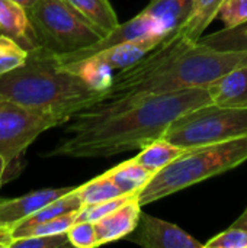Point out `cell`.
I'll list each match as a JSON object with an SVG mask.
<instances>
[{
  "mask_svg": "<svg viewBox=\"0 0 247 248\" xmlns=\"http://www.w3.org/2000/svg\"><path fill=\"white\" fill-rule=\"evenodd\" d=\"M210 103L207 87L105 100L76 113L68 137L47 155L96 158L141 150L163 138L178 118Z\"/></svg>",
  "mask_w": 247,
  "mask_h": 248,
  "instance_id": "obj_1",
  "label": "cell"
},
{
  "mask_svg": "<svg viewBox=\"0 0 247 248\" xmlns=\"http://www.w3.org/2000/svg\"><path fill=\"white\" fill-rule=\"evenodd\" d=\"M245 64L247 48L221 49L202 39L191 42L175 32L138 62L119 70L108 89V100L208 87Z\"/></svg>",
  "mask_w": 247,
  "mask_h": 248,
  "instance_id": "obj_2",
  "label": "cell"
},
{
  "mask_svg": "<svg viewBox=\"0 0 247 248\" xmlns=\"http://www.w3.org/2000/svg\"><path fill=\"white\" fill-rule=\"evenodd\" d=\"M0 96L67 122L76 113L108 100V90L90 87L63 67L54 54L38 48L29 52L25 65L0 77Z\"/></svg>",
  "mask_w": 247,
  "mask_h": 248,
  "instance_id": "obj_3",
  "label": "cell"
},
{
  "mask_svg": "<svg viewBox=\"0 0 247 248\" xmlns=\"http://www.w3.org/2000/svg\"><path fill=\"white\" fill-rule=\"evenodd\" d=\"M247 161V135L224 142L188 148L172 164L153 176L140 192L141 206L233 170Z\"/></svg>",
  "mask_w": 247,
  "mask_h": 248,
  "instance_id": "obj_4",
  "label": "cell"
},
{
  "mask_svg": "<svg viewBox=\"0 0 247 248\" xmlns=\"http://www.w3.org/2000/svg\"><path fill=\"white\" fill-rule=\"evenodd\" d=\"M28 15L41 48L57 57L86 49L105 36L66 0H38Z\"/></svg>",
  "mask_w": 247,
  "mask_h": 248,
  "instance_id": "obj_5",
  "label": "cell"
},
{
  "mask_svg": "<svg viewBox=\"0 0 247 248\" xmlns=\"http://www.w3.org/2000/svg\"><path fill=\"white\" fill-rule=\"evenodd\" d=\"M245 135H247V109L210 103L178 118L167 128L163 138L185 148H195Z\"/></svg>",
  "mask_w": 247,
  "mask_h": 248,
  "instance_id": "obj_6",
  "label": "cell"
},
{
  "mask_svg": "<svg viewBox=\"0 0 247 248\" xmlns=\"http://www.w3.org/2000/svg\"><path fill=\"white\" fill-rule=\"evenodd\" d=\"M66 124L52 113L29 109L0 96V155L16 161L25 150L45 131Z\"/></svg>",
  "mask_w": 247,
  "mask_h": 248,
  "instance_id": "obj_7",
  "label": "cell"
},
{
  "mask_svg": "<svg viewBox=\"0 0 247 248\" xmlns=\"http://www.w3.org/2000/svg\"><path fill=\"white\" fill-rule=\"evenodd\" d=\"M165 39L166 38L163 36H150L124 41L103 51L95 52L83 60L64 64V67L80 76L93 89L105 90L111 87L114 81V70H124L134 65L147 54H150L156 46H159Z\"/></svg>",
  "mask_w": 247,
  "mask_h": 248,
  "instance_id": "obj_8",
  "label": "cell"
},
{
  "mask_svg": "<svg viewBox=\"0 0 247 248\" xmlns=\"http://www.w3.org/2000/svg\"><path fill=\"white\" fill-rule=\"evenodd\" d=\"M131 243L144 248H205L179 225L141 212L137 230L127 237Z\"/></svg>",
  "mask_w": 247,
  "mask_h": 248,
  "instance_id": "obj_9",
  "label": "cell"
},
{
  "mask_svg": "<svg viewBox=\"0 0 247 248\" xmlns=\"http://www.w3.org/2000/svg\"><path fill=\"white\" fill-rule=\"evenodd\" d=\"M150 36H163V38H167L170 35H167L160 23L157 20H154L151 16H148L147 13H144L143 10L134 16L132 19L124 22V23H119L112 32H109L106 36H103L99 42H96L95 45L86 48V49H82V51H77V52H73V54H67V55H61V57H57L60 64L64 65V64H70V62H74V61H79V60H83L95 52H99V51H103L112 45H116V44H121L124 41H132V39H141V38H150Z\"/></svg>",
  "mask_w": 247,
  "mask_h": 248,
  "instance_id": "obj_10",
  "label": "cell"
},
{
  "mask_svg": "<svg viewBox=\"0 0 247 248\" xmlns=\"http://www.w3.org/2000/svg\"><path fill=\"white\" fill-rule=\"evenodd\" d=\"M76 187H55L41 189L26 193L20 198L0 199V227L13 230L19 222L33 215L48 203L63 198Z\"/></svg>",
  "mask_w": 247,
  "mask_h": 248,
  "instance_id": "obj_11",
  "label": "cell"
},
{
  "mask_svg": "<svg viewBox=\"0 0 247 248\" xmlns=\"http://www.w3.org/2000/svg\"><path fill=\"white\" fill-rule=\"evenodd\" d=\"M141 203L138 196H132L114 212L95 222L98 244L103 246L118 240L127 238L132 234L141 219Z\"/></svg>",
  "mask_w": 247,
  "mask_h": 248,
  "instance_id": "obj_12",
  "label": "cell"
},
{
  "mask_svg": "<svg viewBox=\"0 0 247 248\" xmlns=\"http://www.w3.org/2000/svg\"><path fill=\"white\" fill-rule=\"evenodd\" d=\"M0 35L13 39L28 52L41 48L28 10L13 0H0Z\"/></svg>",
  "mask_w": 247,
  "mask_h": 248,
  "instance_id": "obj_13",
  "label": "cell"
},
{
  "mask_svg": "<svg viewBox=\"0 0 247 248\" xmlns=\"http://www.w3.org/2000/svg\"><path fill=\"white\" fill-rule=\"evenodd\" d=\"M207 89L214 105L247 109V64L226 73Z\"/></svg>",
  "mask_w": 247,
  "mask_h": 248,
  "instance_id": "obj_14",
  "label": "cell"
},
{
  "mask_svg": "<svg viewBox=\"0 0 247 248\" xmlns=\"http://www.w3.org/2000/svg\"><path fill=\"white\" fill-rule=\"evenodd\" d=\"M194 6L195 0H150L143 12L157 20L167 35H172L188 22Z\"/></svg>",
  "mask_w": 247,
  "mask_h": 248,
  "instance_id": "obj_15",
  "label": "cell"
},
{
  "mask_svg": "<svg viewBox=\"0 0 247 248\" xmlns=\"http://www.w3.org/2000/svg\"><path fill=\"white\" fill-rule=\"evenodd\" d=\"M105 174L119 187L122 195L127 196H138L154 176L151 170L140 164L134 157L109 169Z\"/></svg>",
  "mask_w": 247,
  "mask_h": 248,
  "instance_id": "obj_16",
  "label": "cell"
},
{
  "mask_svg": "<svg viewBox=\"0 0 247 248\" xmlns=\"http://www.w3.org/2000/svg\"><path fill=\"white\" fill-rule=\"evenodd\" d=\"M186 150L188 148L176 145L165 138H159L138 150V154L134 155V158L156 174L179 158Z\"/></svg>",
  "mask_w": 247,
  "mask_h": 248,
  "instance_id": "obj_17",
  "label": "cell"
},
{
  "mask_svg": "<svg viewBox=\"0 0 247 248\" xmlns=\"http://www.w3.org/2000/svg\"><path fill=\"white\" fill-rule=\"evenodd\" d=\"M73 9L83 15L105 36L118 25V16L109 0H66Z\"/></svg>",
  "mask_w": 247,
  "mask_h": 248,
  "instance_id": "obj_18",
  "label": "cell"
},
{
  "mask_svg": "<svg viewBox=\"0 0 247 248\" xmlns=\"http://www.w3.org/2000/svg\"><path fill=\"white\" fill-rule=\"evenodd\" d=\"M224 0H195L194 12L188 22L176 31L191 42H198L210 23L217 19V12Z\"/></svg>",
  "mask_w": 247,
  "mask_h": 248,
  "instance_id": "obj_19",
  "label": "cell"
},
{
  "mask_svg": "<svg viewBox=\"0 0 247 248\" xmlns=\"http://www.w3.org/2000/svg\"><path fill=\"white\" fill-rule=\"evenodd\" d=\"M76 192H77L83 206L100 203V202L122 196V192L119 190V187L105 173L89 180L87 183L76 187Z\"/></svg>",
  "mask_w": 247,
  "mask_h": 248,
  "instance_id": "obj_20",
  "label": "cell"
},
{
  "mask_svg": "<svg viewBox=\"0 0 247 248\" xmlns=\"http://www.w3.org/2000/svg\"><path fill=\"white\" fill-rule=\"evenodd\" d=\"M77 215H79V211L60 215L57 218H52V219H48V221H44L39 224H33V225H28V227H16L12 230V234H13V238L17 240V238H25V237L67 232L70 230V227L77 221Z\"/></svg>",
  "mask_w": 247,
  "mask_h": 248,
  "instance_id": "obj_21",
  "label": "cell"
},
{
  "mask_svg": "<svg viewBox=\"0 0 247 248\" xmlns=\"http://www.w3.org/2000/svg\"><path fill=\"white\" fill-rule=\"evenodd\" d=\"M29 52L13 39L0 35V77L25 65Z\"/></svg>",
  "mask_w": 247,
  "mask_h": 248,
  "instance_id": "obj_22",
  "label": "cell"
},
{
  "mask_svg": "<svg viewBox=\"0 0 247 248\" xmlns=\"http://www.w3.org/2000/svg\"><path fill=\"white\" fill-rule=\"evenodd\" d=\"M226 29H236L247 25V0H224L217 12Z\"/></svg>",
  "mask_w": 247,
  "mask_h": 248,
  "instance_id": "obj_23",
  "label": "cell"
},
{
  "mask_svg": "<svg viewBox=\"0 0 247 248\" xmlns=\"http://www.w3.org/2000/svg\"><path fill=\"white\" fill-rule=\"evenodd\" d=\"M67 235H68L70 243H71L73 247H99L95 222H90V221H77V222H74L70 227V230L67 231Z\"/></svg>",
  "mask_w": 247,
  "mask_h": 248,
  "instance_id": "obj_24",
  "label": "cell"
},
{
  "mask_svg": "<svg viewBox=\"0 0 247 248\" xmlns=\"http://www.w3.org/2000/svg\"><path fill=\"white\" fill-rule=\"evenodd\" d=\"M71 246L67 232L51 234V235H36L13 240L10 248H63Z\"/></svg>",
  "mask_w": 247,
  "mask_h": 248,
  "instance_id": "obj_25",
  "label": "cell"
},
{
  "mask_svg": "<svg viewBox=\"0 0 247 248\" xmlns=\"http://www.w3.org/2000/svg\"><path fill=\"white\" fill-rule=\"evenodd\" d=\"M132 196H127V195H122L119 198H115V199H111V201H105V202H100V203H95V205H87V206H83L80 211H79V215H77V221H90V222H96L98 219L106 217L108 214L114 212L115 209H118L121 205H124L127 201H130ZM76 221V222H77Z\"/></svg>",
  "mask_w": 247,
  "mask_h": 248,
  "instance_id": "obj_26",
  "label": "cell"
},
{
  "mask_svg": "<svg viewBox=\"0 0 247 248\" xmlns=\"http://www.w3.org/2000/svg\"><path fill=\"white\" fill-rule=\"evenodd\" d=\"M205 248H247V230L230 227L205 243Z\"/></svg>",
  "mask_w": 247,
  "mask_h": 248,
  "instance_id": "obj_27",
  "label": "cell"
},
{
  "mask_svg": "<svg viewBox=\"0 0 247 248\" xmlns=\"http://www.w3.org/2000/svg\"><path fill=\"white\" fill-rule=\"evenodd\" d=\"M230 31L234 36H242L243 39H239L236 41V44H233L231 49H243L247 48V25H245V28H236V29H227Z\"/></svg>",
  "mask_w": 247,
  "mask_h": 248,
  "instance_id": "obj_28",
  "label": "cell"
},
{
  "mask_svg": "<svg viewBox=\"0 0 247 248\" xmlns=\"http://www.w3.org/2000/svg\"><path fill=\"white\" fill-rule=\"evenodd\" d=\"M13 234L12 230L9 228H1L0 227V248H10L13 243Z\"/></svg>",
  "mask_w": 247,
  "mask_h": 248,
  "instance_id": "obj_29",
  "label": "cell"
},
{
  "mask_svg": "<svg viewBox=\"0 0 247 248\" xmlns=\"http://www.w3.org/2000/svg\"><path fill=\"white\" fill-rule=\"evenodd\" d=\"M17 161V160H16ZM15 163V161H13ZM13 163H7L1 155H0V187L3 186V183H6L7 180H10V176H9V170H10V166Z\"/></svg>",
  "mask_w": 247,
  "mask_h": 248,
  "instance_id": "obj_30",
  "label": "cell"
},
{
  "mask_svg": "<svg viewBox=\"0 0 247 248\" xmlns=\"http://www.w3.org/2000/svg\"><path fill=\"white\" fill-rule=\"evenodd\" d=\"M233 227H237V228H243L247 230V206L246 209L243 211V214L233 222Z\"/></svg>",
  "mask_w": 247,
  "mask_h": 248,
  "instance_id": "obj_31",
  "label": "cell"
},
{
  "mask_svg": "<svg viewBox=\"0 0 247 248\" xmlns=\"http://www.w3.org/2000/svg\"><path fill=\"white\" fill-rule=\"evenodd\" d=\"M15 3H17V4H20L22 7H25L26 10H29L31 7H33L35 6V3L38 1V0H13Z\"/></svg>",
  "mask_w": 247,
  "mask_h": 248,
  "instance_id": "obj_32",
  "label": "cell"
}]
</instances>
